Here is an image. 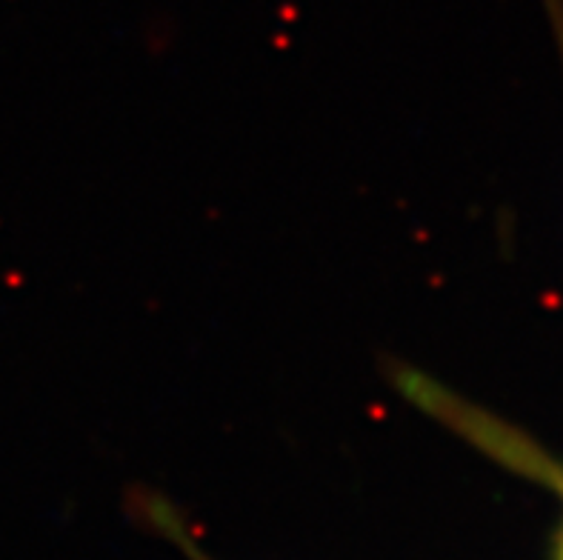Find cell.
Wrapping results in <instances>:
<instances>
[{
  "mask_svg": "<svg viewBox=\"0 0 563 560\" xmlns=\"http://www.w3.org/2000/svg\"><path fill=\"white\" fill-rule=\"evenodd\" d=\"M547 7H550L552 21H555L558 37H561V50H563V0H547Z\"/></svg>",
  "mask_w": 563,
  "mask_h": 560,
  "instance_id": "6da1fadb",
  "label": "cell"
},
{
  "mask_svg": "<svg viewBox=\"0 0 563 560\" xmlns=\"http://www.w3.org/2000/svg\"><path fill=\"white\" fill-rule=\"evenodd\" d=\"M558 560H563V535H561V547H558Z\"/></svg>",
  "mask_w": 563,
  "mask_h": 560,
  "instance_id": "7a4b0ae2",
  "label": "cell"
}]
</instances>
